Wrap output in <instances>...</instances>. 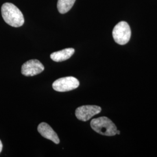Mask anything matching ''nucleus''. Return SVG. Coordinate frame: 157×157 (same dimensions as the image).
<instances>
[{
	"label": "nucleus",
	"instance_id": "obj_1",
	"mask_svg": "<svg viewBox=\"0 0 157 157\" xmlns=\"http://www.w3.org/2000/svg\"><path fill=\"white\" fill-rule=\"evenodd\" d=\"M1 13L4 21L12 27H21L25 22L22 12L12 3H4L1 7Z\"/></svg>",
	"mask_w": 157,
	"mask_h": 157
},
{
	"label": "nucleus",
	"instance_id": "obj_2",
	"mask_svg": "<svg viewBox=\"0 0 157 157\" xmlns=\"http://www.w3.org/2000/svg\"><path fill=\"white\" fill-rule=\"evenodd\" d=\"M90 125L93 130L100 135L106 136L117 135V126L111 119L105 117L92 119Z\"/></svg>",
	"mask_w": 157,
	"mask_h": 157
},
{
	"label": "nucleus",
	"instance_id": "obj_3",
	"mask_svg": "<svg viewBox=\"0 0 157 157\" xmlns=\"http://www.w3.org/2000/svg\"><path fill=\"white\" fill-rule=\"evenodd\" d=\"M112 36L118 44L124 45L127 44L131 37V29L129 24L124 21L118 23L113 29Z\"/></svg>",
	"mask_w": 157,
	"mask_h": 157
},
{
	"label": "nucleus",
	"instance_id": "obj_4",
	"mask_svg": "<svg viewBox=\"0 0 157 157\" xmlns=\"http://www.w3.org/2000/svg\"><path fill=\"white\" fill-rule=\"evenodd\" d=\"M78 80L73 76L58 78L52 84L54 90L59 92H66L77 89L79 86Z\"/></svg>",
	"mask_w": 157,
	"mask_h": 157
},
{
	"label": "nucleus",
	"instance_id": "obj_5",
	"mask_svg": "<svg viewBox=\"0 0 157 157\" xmlns=\"http://www.w3.org/2000/svg\"><path fill=\"white\" fill-rule=\"evenodd\" d=\"M101 108L97 105H83L76 109L75 115L78 120L86 122L95 115L100 113Z\"/></svg>",
	"mask_w": 157,
	"mask_h": 157
},
{
	"label": "nucleus",
	"instance_id": "obj_6",
	"mask_svg": "<svg viewBox=\"0 0 157 157\" xmlns=\"http://www.w3.org/2000/svg\"><path fill=\"white\" fill-rule=\"evenodd\" d=\"M44 70V65L37 59H31L23 64L21 72L26 76H33Z\"/></svg>",
	"mask_w": 157,
	"mask_h": 157
},
{
	"label": "nucleus",
	"instance_id": "obj_7",
	"mask_svg": "<svg viewBox=\"0 0 157 157\" xmlns=\"http://www.w3.org/2000/svg\"><path fill=\"white\" fill-rule=\"evenodd\" d=\"M37 130L43 137L53 141L56 144L59 143L60 140L58 135L49 124L45 122H42L39 124Z\"/></svg>",
	"mask_w": 157,
	"mask_h": 157
},
{
	"label": "nucleus",
	"instance_id": "obj_8",
	"mask_svg": "<svg viewBox=\"0 0 157 157\" xmlns=\"http://www.w3.org/2000/svg\"><path fill=\"white\" fill-rule=\"evenodd\" d=\"M75 52L72 48H67L61 51H56L50 55L51 59L55 62H62L69 59Z\"/></svg>",
	"mask_w": 157,
	"mask_h": 157
},
{
	"label": "nucleus",
	"instance_id": "obj_9",
	"mask_svg": "<svg viewBox=\"0 0 157 157\" xmlns=\"http://www.w3.org/2000/svg\"><path fill=\"white\" fill-rule=\"evenodd\" d=\"M76 0H58L57 8L60 13L64 14L72 8Z\"/></svg>",
	"mask_w": 157,
	"mask_h": 157
},
{
	"label": "nucleus",
	"instance_id": "obj_10",
	"mask_svg": "<svg viewBox=\"0 0 157 157\" xmlns=\"http://www.w3.org/2000/svg\"><path fill=\"white\" fill-rule=\"evenodd\" d=\"M2 142L0 140V153L2 151Z\"/></svg>",
	"mask_w": 157,
	"mask_h": 157
},
{
	"label": "nucleus",
	"instance_id": "obj_11",
	"mask_svg": "<svg viewBox=\"0 0 157 157\" xmlns=\"http://www.w3.org/2000/svg\"><path fill=\"white\" fill-rule=\"evenodd\" d=\"M119 134H120V131L117 130V135H119Z\"/></svg>",
	"mask_w": 157,
	"mask_h": 157
}]
</instances>
